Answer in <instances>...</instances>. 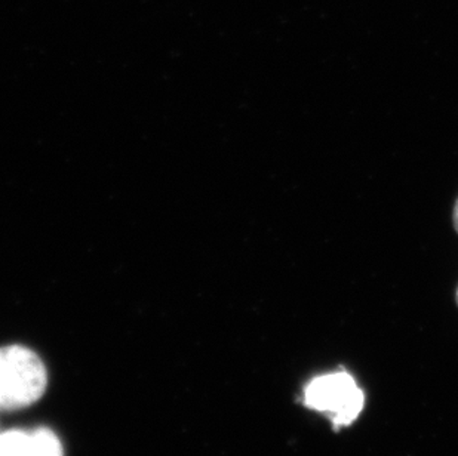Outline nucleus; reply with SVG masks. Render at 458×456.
<instances>
[{
  "mask_svg": "<svg viewBox=\"0 0 458 456\" xmlns=\"http://www.w3.org/2000/svg\"><path fill=\"white\" fill-rule=\"evenodd\" d=\"M47 385L48 372L35 351L21 345L0 347V412L35 405Z\"/></svg>",
  "mask_w": 458,
  "mask_h": 456,
  "instance_id": "f257e3e1",
  "label": "nucleus"
},
{
  "mask_svg": "<svg viewBox=\"0 0 458 456\" xmlns=\"http://www.w3.org/2000/svg\"><path fill=\"white\" fill-rule=\"evenodd\" d=\"M304 405L333 421L334 428L351 426L365 405V394L347 372H334L311 379L304 388Z\"/></svg>",
  "mask_w": 458,
  "mask_h": 456,
  "instance_id": "f03ea898",
  "label": "nucleus"
},
{
  "mask_svg": "<svg viewBox=\"0 0 458 456\" xmlns=\"http://www.w3.org/2000/svg\"><path fill=\"white\" fill-rule=\"evenodd\" d=\"M0 456H64L58 435L49 428L4 431L0 435Z\"/></svg>",
  "mask_w": 458,
  "mask_h": 456,
  "instance_id": "7ed1b4c3",
  "label": "nucleus"
},
{
  "mask_svg": "<svg viewBox=\"0 0 458 456\" xmlns=\"http://www.w3.org/2000/svg\"><path fill=\"white\" fill-rule=\"evenodd\" d=\"M454 224H455V230H457V232H458V200H457V205H455V209H454Z\"/></svg>",
  "mask_w": 458,
  "mask_h": 456,
  "instance_id": "20e7f679",
  "label": "nucleus"
},
{
  "mask_svg": "<svg viewBox=\"0 0 458 456\" xmlns=\"http://www.w3.org/2000/svg\"><path fill=\"white\" fill-rule=\"evenodd\" d=\"M457 302H458V291H457Z\"/></svg>",
  "mask_w": 458,
  "mask_h": 456,
  "instance_id": "39448f33",
  "label": "nucleus"
},
{
  "mask_svg": "<svg viewBox=\"0 0 458 456\" xmlns=\"http://www.w3.org/2000/svg\"><path fill=\"white\" fill-rule=\"evenodd\" d=\"M0 435H2V433H0Z\"/></svg>",
  "mask_w": 458,
  "mask_h": 456,
  "instance_id": "423d86ee",
  "label": "nucleus"
}]
</instances>
